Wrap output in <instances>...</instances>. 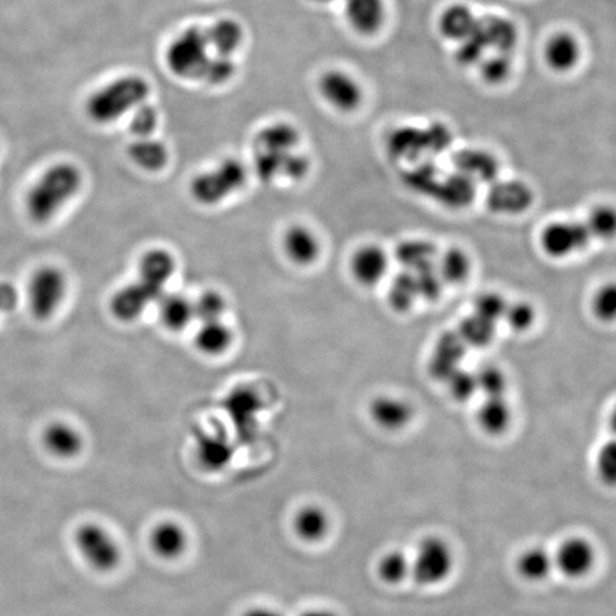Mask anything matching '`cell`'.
Segmentation results:
<instances>
[{"label": "cell", "mask_w": 616, "mask_h": 616, "mask_svg": "<svg viewBox=\"0 0 616 616\" xmlns=\"http://www.w3.org/2000/svg\"><path fill=\"white\" fill-rule=\"evenodd\" d=\"M83 174L76 164L59 162L48 167L26 196V212L38 224L48 223L82 189Z\"/></svg>", "instance_id": "1"}, {"label": "cell", "mask_w": 616, "mask_h": 616, "mask_svg": "<svg viewBox=\"0 0 616 616\" xmlns=\"http://www.w3.org/2000/svg\"><path fill=\"white\" fill-rule=\"evenodd\" d=\"M150 96V83L139 75L116 77L87 97L86 115L96 125H110L135 112Z\"/></svg>", "instance_id": "2"}, {"label": "cell", "mask_w": 616, "mask_h": 616, "mask_svg": "<svg viewBox=\"0 0 616 616\" xmlns=\"http://www.w3.org/2000/svg\"><path fill=\"white\" fill-rule=\"evenodd\" d=\"M206 29L190 26L180 32L167 46L164 62L174 76L184 80H202L209 55Z\"/></svg>", "instance_id": "3"}, {"label": "cell", "mask_w": 616, "mask_h": 616, "mask_svg": "<svg viewBox=\"0 0 616 616\" xmlns=\"http://www.w3.org/2000/svg\"><path fill=\"white\" fill-rule=\"evenodd\" d=\"M246 182V166L240 160L230 157L213 169L197 174L190 183V193L197 202L214 206L239 192Z\"/></svg>", "instance_id": "4"}, {"label": "cell", "mask_w": 616, "mask_h": 616, "mask_svg": "<svg viewBox=\"0 0 616 616\" xmlns=\"http://www.w3.org/2000/svg\"><path fill=\"white\" fill-rule=\"evenodd\" d=\"M77 551L89 567L99 572H112L122 562V547L112 532L97 524L85 522L75 531Z\"/></svg>", "instance_id": "5"}, {"label": "cell", "mask_w": 616, "mask_h": 616, "mask_svg": "<svg viewBox=\"0 0 616 616\" xmlns=\"http://www.w3.org/2000/svg\"><path fill=\"white\" fill-rule=\"evenodd\" d=\"M454 569V552L445 539L427 537L421 539L414 557L411 558V575L423 587L443 584Z\"/></svg>", "instance_id": "6"}, {"label": "cell", "mask_w": 616, "mask_h": 616, "mask_svg": "<svg viewBox=\"0 0 616 616\" xmlns=\"http://www.w3.org/2000/svg\"><path fill=\"white\" fill-rule=\"evenodd\" d=\"M68 291L65 273L55 266H43L33 273L29 281L30 311L38 320H48L58 311Z\"/></svg>", "instance_id": "7"}, {"label": "cell", "mask_w": 616, "mask_h": 616, "mask_svg": "<svg viewBox=\"0 0 616 616\" xmlns=\"http://www.w3.org/2000/svg\"><path fill=\"white\" fill-rule=\"evenodd\" d=\"M591 234L585 224L557 220L539 233V246L552 259H567L588 246Z\"/></svg>", "instance_id": "8"}, {"label": "cell", "mask_w": 616, "mask_h": 616, "mask_svg": "<svg viewBox=\"0 0 616 616\" xmlns=\"http://www.w3.org/2000/svg\"><path fill=\"white\" fill-rule=\"evenodd\" d=\"M318 93L338 112L351 113L361 106L363 87L346 70L330 69L318 79Z\"/></svg>", "instance_id": "9"}, {"label": "cell", "mask_w": 616, "mask_h": 616, "mask_svg": "<svg viewBox=\"0 0 616 616\" xmlns=\"http://www.w3.org/2000/svg\"><path fill=\"white\" fill-rule=\"evenodd\" d=\"M552 555L554 567L571 579L587 577L597 564V549L584 537L565 539Z\"/></svg>", "instance_id": "10"}, {"label": "cell", "mask_w": 616, "mask_h": 616, "mask_svg": "<svg viewBox=\"0 0 616 616\" xmlns=\"http://www.w3.org/2000/svg\"><path fill=\"white\" fill-rule=\"evenodd\" d=\"M388 269H390V257L378 244H364L351 254V276L361 286H378L387 277Z\"/></svg>", "instance_id": "11"}, {"label": "cell", "mask_w": 616, "mask_h": 616, "mask_svg": "<svg viewBox=\"0 0 616 616\" xmlns=\"http://www.w3.org/2000/svg\"><path fill=\"white\" fill-rule=\"evenodd\" d=\"M159 301L156 294L142 281L136 280L117 290L110 300V311L123 323H132L145 313L146 308Z\"/></svg>", "instance_id": "12"}, {"label": "cell", "mask_w": 616, "mask_h": 616, "mask_svg": "<svg viewBox=\"0 0 616 616\" xmlns=\"http://www.w3.org/2000/svg\"><path fill=\"white\" fill-rule=\"evenodd\" d=\"M284 254L296 266L307 267L320 259L321 241L317 233L304 224H293L281 239Z\"/></svg>", "instance_id": "13"}, {"label": "cell", "mask_w": 616, "mask_h": 616, "mask_svg": "<svg viewBox=\"0 0 616 616\" xmlns=\"http://www.w3.org/2000/svg\"><path fill=\"white\" fill-rule=\"evenodd\" d=\"M370 417L381 430L397 433L411 424L414 410L404 398L378 395L370 404Z\"/></svg>", "instance_id": "14"}, {"label": "cell", "mask_w": 616, "mask_h": 616, "mask_svg": "<svg viewBox=\"0 0 616 616\" xmlns=\"http://www.w3.org/2000/svg\"><path fill=\"white\" fill-rule=\"evenodd\" d=\"M176 259L169 250L152 249L143 254L139 263V281L156 294L157 299L164 294L167 281L176 271Z\"/></svg>", "instance_id": "15"}, {"label": "cell", "mask_w": 616, "mask_h": 616, "mask_svg": "<svg viewBox=\"0 0 616 616\" xmlns=\"http://www.w3.org/2000/svg\"><path fill=\"white\" fill-rule=\"evenodd\" d=\"M348 25L358 35L373 36L380 32L387 18L384 0H343Z\"/></svg>", "instance_id": "16"}, {"label": "cell", "mask_w": 616, "mask_h": 616, "mask_svg": "<svg viewBox=\"0 0 616 616\" xmlns=\"http://www.w3.org/2000/svg\"><path fill=\"white\" fill-rule=\"evenodd\" d=\"M582 48L577 36L571 32L554 33L544 46V60L555 73H568L577 68Z\"/></svg>", "instance_id": "17"}, {"label": "cell", "mask_w": 616, "mask_h": 616, "mask_svg": "<svg viewBox=\"0 0 616 616\" xmlns=\"http://www.w3.org/2000/svg\"><path fill=\"white\" fill-rule=\"evenodd\" d=\"M150 548L163 561H176L186 554L189 547V534L179 522L160 521L150 531Z\"/></svg>", "instance_id": "18"}, {"label": "cell", "mask_w": 616, "mask_h": 616, "mask_svg": "<svg viewBox=\"0 0 616 616\" xmlns=\"http://www.w3.org/2000/svg\"><path fill=\"white\" fill-rule=\"evenodd\" d=\"M330 530V515L318 505H304L294 514V534L307 544H317V542L324 541Z\"/></svg>", "instance_id": "19"}, {"label": "cell", "mask_w": 616, "mask_h": 616, "mask_svg": "<svg viewBox=\"0 0 616 616\" xmlns=\"http://www.w3.org/2000/svg\"><path fill=\"white\" fill-rule=\"evenodd\" d=\"M478 19L467 5L454 3L441 12L438 18V30L441 36L453 42H462L470 38L477 29Z\"/></svg>", "instance_id": "20"}, {"label": "cell", "mask_w": 616, "mask_h": 616, "mask_svg": "<svg viewBox=\"0 0 616 616\" xmlns=\"http://www.w3.org/2000/svg\"><path fill=\"white\" fill-rule=\"evenodd\" d=\"M234 333L223 320L204 321L194 336L196 347L204 356L217 357L227 353L233 346Z\"/></svg>", "instance_id": "21"}, {"label": "cell", "mask_w": 616, "mask_h": 616, "mask_svg": "<svg viewBox=\"0 0 616 616\" xmlns=\"http://www.w3.org/2000/svg\"><path fill=\"white\" fill-rule=\"evenodd\" d=\"M159 316L164 327L179 333L196 320L193 300L187 299L183 294L164 293L159 299Z\"/></svg>", "instance_id": "22"}, {"label": "cell", "mask_w": 616, "mask_h": 616, "mask_svg": "<svg viewBox=\"0 0 616 616\" xmlns=\"http://www.w3.org/2000/svg\"><path fill=\"white\" fill-rule=\"evenodd\" d=\"M43 444L55 457L73 458L82 451L83 437L73 425L53 423L43 433Z\"/></svg>", "instance_id": "23"}, {"label": "cell", "mask_w": 616, "mask_h": 616, "mask_svg": "<svg viewBox=\"0 0 616 616\" xmlns=\"http://www.w3.org/2000/svg\"><path fill=\"white\" fill-rule=\"evenodd\" d=\"M210 48L219 56L231 58L233 53L241 48L244 42V29L241 23L231 18L216 20L206 29Z\"/></svg>", "instance_id": "24"}, {"label": "cell", "mask_w": 616, "mask_h": 616, "mask_svg": "<svg viewBox=\"0 0 616 616\" xmlns=\"http://www.w3.org/2000/svg\"><path fill=\"white\" fill-rule=\"evenodd\" d=\"M127 153L137 167L152 173L163 170L170 159L166 145L153 137H137L127 149Z\"/></svg>", "instance_id": "25"}, {"label": "cell", "mask_w": 616, "mask_h": 616, "mask_svg": "<svg viewBox=\"0 0 616 616\" xmlns=\"http://www.w3.org/2000/svg\"><path fill=\"white\" fill-rule=\"evenodd\" d=\"M512 411L510 404L504 397H487L478 407L477 423L485 434L497 437L507 433L512 423Z\"/></svg>", "instance_id": "26"}, {"label": "cell", "mask_w": 616, "mask_h": 616, "mask_svg": "<svg viewBox=\"0 0 616 616\" xmlns=\"http://www.w3.org/2000/svg\"><path fill=\"white\" fill-rule=\"evenodd\" d=\"M482 39L487 49L498 53H508L517 45L518 33L514 23L504 18L482 19L478 22Z\"/></svg>", "instance_id": "27"}, {"label": "cell", "mask_w": 616, "mask_h": 616, "mask_svg": "<svg viewBox=\"0 0 616 616\" xmlns=\"http://www.w3.org/2000/svg\"><path fill=\"white\" fill-rule=\"evenodd\" d=\"M300 137L299 129L291 123L274 122L257 133L254 149L297 150Z\"/></svg>", "instance_id": "28"}, {"label": "cell", "mask_w": 616, "mask_h": 616, "mask_svg": "<svg viewBox=\"0 0 616 616\" xmlns=\"http://www.w3.org/2000/svg\"><path fill=\"white\" fill-rule=\"evenodd\" d=\"M554 569V555L542 547L525 549L517 559L518 574L528 582L544 581Z\"/></svg>", "instance_id": "29"}, {"label": "cell", "mask_w": 616, "mask_h": 616, "mask_svg": "<svg viewBox=\"0 0 616 616\" xmlns=\"http://www.w3.org/2000/svg\"><path fill=\"white\" fill-rule=\"evenodd\" d=\"M455 164L461 170V174L467 176L474 182V179L492 180L497 176L498 163L490 153L482 150H464L455 157Z\"/></svg>", "instance_id": "30"}, {"label": "cell", "mask_w": 616, "mask_h": 616, "mask_svg": "<svg viewBox=\"0 0 616 616\" xmlns=\"http://www.w3.org/2000/svg\"><path fill=\"white\" fill-rule=\"evenodd\" d=\"M437 273L441 280L450 284H462L470 279L472 273V260L467 251L460 247H451L444 251L438 263Z\"/></svg>", "instance_id": "31"}, {"label": "cell", "mask_w": 616, "mask_h": 616, "mask_svg": "<svg viewBox=\"0 0 616 616\" xmlns=\"http://www.w3.org/2000/svg\"><path fill=\"white\" fill-rule=\"evenodd\" d=\"M530 189L520 182L501 183L495 187L490 197V204L501 212H520L530 204Z\"/></svg>", "instance_id": "32"}, {"label": "cell", "mask_w": 616, "mask_h": 616, "mask_svg": "<svg viewBox=\"0 0 616 616\" xmlns=\"http://www.w3.org/2000/svg\"><path fill=\"white\" fill-rule=\"evenodd\" d=\"M585 226L594 239L601 241L616 240V206L605 203L592 207Z\"/></svg>", "instance_id": "33"}, {"label": "cell", "mask_w": 616, "mask_h": 616, "mask_svg": "<svg viewBox=\"0 0 616 616\" xmlns=\"http://www.w3.org/2000/svg\"><path fill=\"white\" fill-rule=\"evenodd\" d=\"M377 574L385 584H401L411 575V558L403 551L387 552L378 561Z\"/></svg>", "instance_id": "34"}, {"label": "cell", "mask_w": 616, "mask_h": 616, "mask_svg": "<svg viewBox=\"0 0 616 616\" xmlns=\"http://www.w3.org/2000/svg\"><path fill=\"white\" fill-rule=\"evenodd\" d=\"M592 316L597 318L599 323H616V280H609L602 283L595 289L591 297Z\"/></svg>", "instance_id": "35"}, {"label": "cell", "mask_w": 616, "mask_h": 616, "mask_svg": "<svg viewBox=\"0 0 616 616\" xmlns=\"http://www.w3.org/2000/svg\"><path fill=\"white\" fill-rule=\"evenodd\" d=\"M397 259L407 269L414 271L428 269L434 259L433 246L427 241H407L398 246Z\"/></svg>", "instance_id": "36"}, {"label": "cell", "mask_w": 616, "mask_h": 616, "mask_svg": "<svg viewBox=\"0 0 616 616\" xmlns=\"http://www.w3.org/2000/svg\"><path fill=\"white\" fill-rule=\"evenodd\" d=\"M430 146L428 132L423 133L417 129H398L388 140V150L397 157H413L423 149V143Z\"/></svg>", "instance_id": "37"}, {"label": "cell", "mask_w": 616, "mask_h": 616, "mask_svg": "<svg viewBox=\"0 0 616 616\" xmlns=\"http://www.w3.org/2000/svg\"><path fill=\"white\" fill-rule=\"evenodd\" d=\"M495 336V323L485 320L477 314L468 317L461 324L460 337L467 346L485 347L491 344Z\"/></svg>", "instance_id": "38"}, {"label": "cell", "mask_w": 616, "mask_h": 616, "mask_svg": "<svg viewBox=\"0 0 616 616\" xmlns=\"http://www.w3.org/2000/svg\"><path fill=\"white\" fill-rule=\"evenodd\" d=\"M441 189V200L448 207H465L474 197V182L464 174L450 177Z\"/></svg>", "instance_id": "39"}, {"label": "cell", "mask_w": 616, "mask_h": 616, "mask_svg": "<svg viewBox=\"0 0 616 616\" xmlns=\"http://www.w3.org/2000/svg\"><path fill=\"white\" fill-rule=\"evenodd\" d=\"M420 297L418 293L415 274L403 273L391 284L390 304L398 311H405L413 307L415 300Z\"/></svg>", "instance_id": "40"}, {"label": "cell", "mask_w": 616, "mask_h": 616, "mask_svg": "<svg viewBox=\"0 0 616 616\" xmlns=\"http://www.w3.org/2000/svg\"><path fill=\"white\" fill-rule=\"evenodd\" d=\"M512 72V62L508 53L495 52L480 60V73L488 85L497 86L504 83Z\"/></svg>", "instance_id": "41"}, {"label": "cell", "mask_w": 616, "mask_h": 616, "mask_svg": "<svg viewBox=\"0 0 616 616\" xmlns=\"http://www.w3.org/2000/svg\"><path fill=\"white\" fill-rule=\"evenodd\" d=\"M193 304L196 320H199L200 323L223 320L227 308L226 299H224L223 294L214 290L204 291L196 300H193Z\"/></svg>", "instance_id": "42"}, {"label": "cell", "mask_w": 616, "mask_h": 616, "mask_svg": "<svg viewBox=\"0 0 616 616\" xmlns=\"http://www.w3.org/2000/svg\"><path fill=\"white\" fill-rule=\"evenodd\" d=\"M475 380H477L478 391L481 390L487 397H504L505 390H507V377L500 367H482L475 374Z\"/></svg>", "instance_id": "43"}, {"label": "cell", "mask_w": 616, "mask_h": 616, "mask_svg": "<svg viewBox=\"0 0 616 616\" xmlns=\"http://www.w3.org/2000/svg\"><path fill=\"white\" fill-rule=\"evenodd\" d=\"M234 73H236V65H234L233 59L216 55L214 58H210L209 63H207L202 82L210 86H222L224 83L230 82Z\"/></svg>", "instance_id": "44"}, {"label": "cell", "mask_w": 616, "mask_h": 616, "mask_svg": "<svg viewBox=\"0 0 616 616\" xmlns=\"http://www.w3.org/2000/svg\"><path fill=\"white\" fill-rule=\"evenodd\" d=\"M157 125H159V113L149 103L137 107L130 120V130L136 137H152Z\"/></svg>", "instance_id": "45"}, {"label": "cell", "mask_w": 616, "mask_h": 616, "mask_svg": "<svg viewBox=\"0 0 616 616\" xmlns=\"http://www.w3.org/2000/svg\"><path fill=\"white\" fill-rule=\"evenodd\" d=\"M504 318L512 330L522 333V331L530 330L534 326L537 311H535L531 304L525 303V301H518L515 304H508Z\"/></svg>", "instance_id": "46"}, {"label": "cell", "mask_w": 616, "mask_h": 616, "mask_svg": "<svg viewBox=\"0 0 616 616\" xmlns=\"http://www.w3.org/2000/svg\"><path fill=\"white\" fill-rule=\"evenodd\" d=\"M507 308L508 303L500 294L485 293L478 296L477 303H475V314L491 323H497L498 320L504 318Z\"/></svg>", "instance_id": "47"}, {"label": "cell", "mask_w": 616, "mask_h": 616, "mask_svg": "<svg viewBox=\"0 0 616 616\" xmlns=\"http://www.w3.org/2000/svg\"><path fill=\"white\" fill-rule=\"evenodd\" d=\"M597 472L604 484L616 487V440L608 441L599 448Z\"/></svg>", "instance_id": "48"}, {"label": "cell", "mask_w": 616, "mask_h": 616, "mask_svg": "<svg viewBox=\"0 0 616 616\" xmlns=\"http://www.w3.org/2000/svg\"><path fill=\"white\" fill-rule=\"evenodd\" d=\"M448 384H450L451 395L457 401H467L474 395L475 391H478L475 374L462 373L458 370L448 378Z\"/></svg>", "instance_id": "49"}, {"label": "cell", "mask_w": 616, "mask_h": 616, "mask_svg": "<svg viewBox=\"0 0 616 616\" xmlns=\"http://www.w3.org/2000/svg\"><path fill=\"white\" fill-rule=\"evenodd\" d=\"M18 300V291L12 284L0 283V311H12Z\"/></svg>", "instance_id": "50"}, {"label": "cell", "mask_w": 616, "mask_h": 616, "mask_svg": "<svg viewBox=\"0 0 616 616\" xmlns=\"http://www.w3.org/2000/svg\"><path fill=\"white\" fill-rule=\"evenodd\" d=\"M241 616H284L277 609L270 607H254L247 609Z\"/></svg>", "instance_id": "51"}, {"label": "cell", "mask_w": 616, "mask_h": 616, "mask_svg": "<svg viewBox=\"0 0 616 616\" xmlns=\"http://www.w3.org/2000/svg\"><path fill=\"white\" fill-rule=\"evenodd\" d=\"M300 616H338L336 612L327 608H311L304 611Z\"/></svg>", "instance_id": "52"}, {"label": "cell", "mask_w": 616, "mask_h": 616, "mask_svg": "<svg viewBox=\"0 0 616 616\" xmlns=\"http://www.w3.org/2000/svg\"><path fill=\"white\" fill-rule=\"evenodd\" d=\"M609 427H611L612 433L616 435V405L612 410L611 417H609Z\"/></svg>", "instance_id": "53"}]
</instances>
